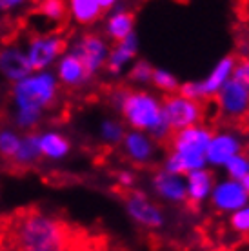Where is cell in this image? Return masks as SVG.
Returning <instances> with one entry per match:
<instances>
[{"label":"cell","mask_w":249,"mask_h":251,"mask_svg":"<svg viewBox=\"0 0 249 251\" xmlns=\"http://www.w3.org/2000/svg\"><path fill=\"white\" fill-rule=\"evenodd\" d=\"M2 242L13 251H87V240L68 220L37 206L0 217Z\"/></svg>","instance_id":"1"},{"label":"cell","mask_w":249,"mask_h":251,"mask_svg":"<svg viewBox=\"0 0 249 251\" xmlns=\"http://www.w3.org/2000/svg\"><path fill=\"white\" fill-rule=\"evenodd\" d=\"M213 133L202 124L171 133L168 138L171 153L166 160V171L174 175H184L189 171L206 168V150Z\"/></svg>","instance_id":"2"},{"label":"cell","mask_w":249,"mask_h":251,"mask_svg":"<svg viewBox=\"0 0 249 251\" xmlns=\"http://www.w3.org/2000/svg\"><path fill=\"white\" fill-rule=\"evenodd\" d=\"M125 120L138 131H148L155 140H168L171 127L164 117L162 102L146 91H122L117 97Z\"/></svg>","instance_id":"3"},{"label":"cell","mask_w":249,"mask_h":251,"mask_svg":"<svg viewBox=\"0 0 249 251\" xmlns=\"http://www.w3.org/2000/svg\"><path fill=\"white\" fill-rule=\"evenodd\" d=\"M56 91L55 78L48 73L25 76L15 89V99L19 104V122L22 126H33L40 117L42 107L53 100Z\"/></svg>","instance_id":"4"},{"label":"cell","mask_w":249,"mask_h":251,"mask_svg":"<svg viewBox=\"0 0 249 251\" xmlns=\"http://www.w3.org/2000/svg\"><path fill=\"white\" fill-rule=\"evenodd\" d=\"M162 111L171 127V133L200 124L204 119L202 102L187 99L180 93H169L162 102Z\"/></svg>","instance_id":"5"},{"label":"cell","mask_w":249,"mask_h":251,"mask_svg":"<svg viewBox=\"0 0 249 251\" xmlns=\"http://www.w3.org/2000/svg\"><path fill=\"white\" fill-rule=\"evenodd\" d=\"M235 62H237V57H233V55L222 58L204 80L182 84V86H178V93L187 97V99H193V100L200 102L217 97L220 88L229 80L233 68H235Z\"/></svg>","instance_id":"6"},{"label":"cell","mask_w":249,"mask_h":251,"mask_svg":"<svg viewBox=\"0 0 249 251\" xmlns=\"http://www.w3.org/2000/svg\"><path fill=\"white\" fill-rule=\"evenodd\" d=\"M218 111L225 119H244L249 113V86L229 76L217 93Z\"/></svg>","instance_id":"7"},{"label":"cell","mask_w":249,"mask_h":251,"mask_svg":"<svg viewBox=\"0 0 249 251\" xmlns=\"http://www.w3.org/2000/svg\"><path fill=\"white\" fill-rule=\"evenodd\" d=\"M209 197H211L213 206L217 207L218 211H225V213H233L249 202V195L246 193L242 184L233 178L222 180L217 186H213Z\"/></svg>","instance_id":"8"},{"label":"cell","mask_w":249,"mask_h":251,"mask_svg":"<svg viewBox=\"0 0 249 251\" xmlns=\"http://www.w3.org/2000/svg\"><path fill=\"white\" fill-rule=\"evenodd\" d=\"M125 207H127V213L131 219L138 222L140 226L149 227V229L164 226V215L160 211V207L155 206L144 193L133 191L125 201Z\"/></svg>","instance_id":"9"},{"label":"cell","mask_w":249,"mask_h":251,"mask_svg":"<svg viewBox=\"0 0 249 251\" xmlns=\"http://www.w3.org/2000/svg\"><path fill=\"white\" fill-rule=\"evenodd\" d=\"M66 48V38L62 35H46L31 42L29 53L25 55L31 69H44L55 57H58Z\"/></svg>","instance_id":"10"},{"label":"cell","mask_w":249,"mask_h":251,"mask_svg":"<svg viewBox=\"0 0 249 251\" xmlns=\"http://www.w3.org/2000/svg\"><path fill=\"white\" fill-rule=\"evenodd\" d=\"M73 53L78 57V60L82 62V66H84V69H86V73L89 76L95 75L102 68V64L107 60L106 42L100 37H97V35H86L76 44Z\"/></svg>","instance_id":"11"},{"label":"cell","mask_w":249,"mask_h":251,"mask_svg":"<svg viewBox=\"0 0 249 251\" xmlns=\"http://www.w3.org/2000/svg\"><path fill=\"white\" fill-rule=\"evenodd\" d=\"M240 140L233 133H217L213 135L206 150V162L211 166H225L227 160L240 153Z\"/></svg>","instance_id":"12"},{"label":"cell","mask_w":249,"mask_h":251,"mask_svg":"<svg viewBox=\"0 0 249 251\" xmlns=\"http://www.w3.org/2000/svg\"><path fill=\"white\" fill-rule=\"evenodd\" d=\"M153 186L155 191L162 199L169 202H184L187 201L186 195V178H182V175H174L169 171H160L156 173V176L153 178Z\"/></svg>","instance_id":"13"},{"label":"cell","mask_w":249,"mask_h":251,"mask_svg":"<svg viewBox=\"0 0 249 251\" xmlns=\"http://www.w3.org/2000/svg\"><path fill=\"white\" fill-rule=\"evenodd\" d=\"M213 191V175L206 168L189 171L186 176V195L187 201L193 204L204 202Z\"/></svg>","instance_id":"14"},{"label":"cell","mask_w":249,"mask_h":251,"mask_svg":"<svg viewBox=\"0 0 249 251\" xmlns=\"http://www.w3.org/2000/svg\"><path fill=\"white\" fill-rule=\"evenodd\" d=\"M124 148L131 160L138 164L149 162L153 157V140L144 131H131L124 135Z\"/></svg>","instance_id":"15"},{"label":"cell","mask_w":249,"mask_h":251,"mask_svg":"<svg viewBox=\"0 0 249 251\" xmlns=\"http://www.w3.org/2000/svg\"><path fill=\"white\" fill-rule=\"evenodd\" d=\"M0 69L13 80H22L31 71L27 57L19 50H4L0 53Z\"/></svg>","instance_id":"16"},{"label":"cell","mask_w":249,"mask_h":251,"mask_svg":"<svg viewBox=\"0 0 249 251\" xmlns=\"http://www.w3.org/2000/svg\"><path fill=\"white\" fill-rule=\"evenodd\" d=\"M135 55H137V37L133 33L127 38L120 40L117 48L107 55V68L111 73H119Z\"/></svg>","instance_id":"17"},{"label":"cell","mask_w":249,"mask_h":251,"mask_svg":"<svg viewBox=\"0 0 249 251\" xmlns=\"http://www.w3.org/2000/svg\"><path fill=\"white\" fill-rule=\"evenodd\" d=\"M58 73H60L62 82H66L68 86H78V84L89 78V75L86 73V69H84V66H82V62L78 60L75 53L62 58Z\"/></svg>","instance_id":"18"},{"label":"cell","mask_w":249,"mask_h":251,"mask_svg":"<svg viewBox=\"0 0 249 251\" xmlns=\"http://www.w3.org/2000/svg\"><path fill=\"white\" fill-rule=\"evenodd\" d=\"M107 33L117 42L133 35V15L129 11L115 13L109 19V22H107Z\"/></svg>","instance_id":"19"},{"label":"cell","mask_w":249,"mask_h":251,"mask_svg":"<svg viewBox=\"0 0 249 251\" xmlns=\"http://www.w3.org/2000/svg\"><path fill=\"white\" fill-rule=\"evenodd\" d=\"M71 13L76 22L80 24H91L100 17L102 7L97 0H71Z\"/></svg>","instance_id":"20"},{"label":"cell","mask_w":249,"mask_h":251,"mask_svg":"<svg viewBox=\"0 0 249 251\" xmlns=\"http://www.w3.org/2000/svg\"><path fill=\"white\" fill-rule=\"evenodd\" d=\"M69 150L68 140L56 133H50L40 137V153L50 158H60L64 157Z\"/></svg>","instance_id":"21"},{"label":"cell","mask_w":249,"mask_h":251,"mask_svg":"<svg viewBox=\"0 0 249 251\" xmlns=\"http://www.w3.org/2000/svg\"><path fill=\"white\" fill-rule=\"evenodd\" d=\"M38 155H42L40 153V137L37 135H31V137H25L22 138V142H20V150L17 153V157L13 162L17 164H29L31 160L38 157Z\"/></svg>","instance_id":"22"},{"label":"cell","mask_w":249,"mask_h":251,"mask_svg":"<svg viewBox=\"0 0 249 251\" xmlns=\"http://www.w3.org/2000/svg\"><path fill=\"white\" fill-rule=\"evenodd\" d=\"M20 142H22V138H19L15 133L0 131V155L7 160H15L20 150Z\"/></svg>","instance_id":"23"},{"label":"cell","mask_w":249,"mask_h":251,"mask_svg":"<svg viewBox=\"0 0 249 251\" xmlns=\"http://www.w3.org/2000/svg\"><path fill=\"white\" fill-rule=\"evenodd\" d=\"M225 170H227V173H229V178H233V180H242L244 176L249 173V158L246 157V155H235V157L231 158V160H227V164L224 166Z\"/></svg>","instance_id":"24"},{"label":"cell","mask_w":249,"mask_h":251,"mask_svg":"<svg viewBox=\"0 0 249 251\" xmlns=\"http://www.w3.org/2000/svg\"><path fill=\"white\" fill-rule=\"evenodd\" d=\"M151 80H153V84H155L156 88L162 89V91H168V93L178 91V86H180L178 80H176L169 71H166V69H155Z\"/></svg>","instance_id":"25"},{"label":"cell","mask_w":249,"mask_h":251,"mask_svg":"<svg viewBox=\"0 0 249 251\" xmlns=\"http://www.w3.org/2000/svg\"><path fill=\"white\" fill-rule=\"evenodd\" d=\"M229 224L233 227V231L240 233V235H249V204L231 213Z\"/></svg>","instance_id":"26"},{"label":"cell","mask_w":249,"mask_h":251,"mask_svg":"<svg viewBox=\"0 0 249 251\" xmlns=\"http://www.w3.org/2000/svg\"><path fill=\"white\" fill-rule=\"evenodd\" d=\"M40 13H44L46 17L55 20H62L66 15V6L62 0H42L40 4Z\"/></svg>","instance_id":"27"},{"label":"cell","mask_w":249,"mask_h":251,"mask_svg":"<svg viewBox=\"0 0 249 251\" xmlns=\"http://www.w3.org/2000/svg\"><path fill=\"white\" fill-rule=\"evenodd\" d=\"M102 135H104V138H106L107 142L117 144V142H120L124 138V129H122L120 124L109 120V122H104V126H102Z\"/></svg>","instance_id":"28"},{"label":"cell","mask_w":249,"mask_h":251,"mask_svg":"<svg viewBox=\"0 0 249 251\" xmlns=\"http://www.w3.org/2000/svg\"><path fill=\"white\" fill-rule=\"evenodd\" d=\"M153 71L155 69L151 68L149 64L140 60V62H137L133 66V69H131V78L135 82H149L151 76H153Z\"/></svg>","instance_id":"29"},{"label":"cell","mask_w":249,"mask_h":251,"mask_svg":"<svg viewBox=\"0 0 249 251\" xmlns=\"http://www.w3.org/2000/svg\"><path fill=\"white\" fill-rule=\"evenodd\" d=\"M24 0H0V9H11V7L22 4Z\"/></svg>","instance_id":"30"},{"label":"cell","mask_w":249,"mask_h":251,"mask_svg":"<svg viewBox=\"0 0 249 251\" xmlns=\"http://www.w3.org/2000/svg\"><path fill=\"white\" fill-rule=\"evenodd\" d=\"M119 180L124 188H131V186H133V176H131L129 173H120Z\"/></svg>","instance_id":"31"},{"label":"cell","mask_w":249,"mask_h":251,"mask_svg":"<svg viewBox=\"0 0 249 251\" xmlns=\"http://www.w3.org/2000/svg\"><path fill=\"white\" fill-rule=\"evenodd\" d=\"M97 2H99V6L102 7V11H104V9H109V7L115 6L119 0H97Z\"/></svg>","instance_id":"32"},{"label":"cell","mask_w":249,"mask_h":251,"mask_svg":"<svg viewBox=\"0 0 249 251\" xmlns=\"http://www.w3.org/2000/svg\"><path fill=\"white\" fill-rule=\"evenodd\" d=\"M240 184H242V188L246 189V193L249 195V173H248L246 176H244L242 180H240Z\"/></svg>","instance_id":"33"},{"label":"cell","mask_w":249,"mask_h":251,"mask_svg":"<svg viewBox=\"0 0 249 251\" xmlns=\"http://www.w3.org/2000/svg\"><path fill=\"white\" fill-rule=\"evenodd\" d=\"M2 246H4V242H2V233H0V248H2Z\"/></svg>","instance_id":"34"}]
</instances>
